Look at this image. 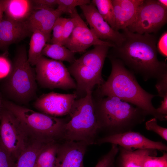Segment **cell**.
Instances as JSON below:
<instances>
[{
	"instance_id": "obj_1",
	"label": "cell",
	"mask_w": 167,
	"mask_h": 167,
	"mask_svg": "<svg viewBox=\"0 0 167 167\" xmlns=\"http://www.w3.org/2000/svg\"><path fill=\"white\" fill-rule=\"evenodd\" d=\"M123 30L124 39L113 47L110 55L121 60L133 72L140 75L145 81L157 80L167 75V65L157 58V39L152 34H141Z\"/></svg>"
},
{
	"instance_id": "obj_2",
	"label": "cell",
	"mask_w": 167,
	"mask_h": 167,
	"mask_svg": "<svg viewBox=\"0 0 167 167\" xmlns=\"http://www.w3.org/2000/svg\"><path fill=\"white\" fill-rule=\"evenodd\" d=\"M108 57L111 64V72L107 80L98 87L97 96L117 97L135 105L157 119L166 120L167 117L158 113L152 105V100L156 95L144 90L133 72L126 69L121 60L110 55Z\"/></svg>"
},
{
	"instance_id": "obj_3",
	"label": "cell",
	"mask_w": 167,
	"mask_h": 167,
	"mask_svg": "<svg viewBox=\"0 0 167 167\" xmlns=\"http://www.w3.org/2000/svg\"><path fill=\"white\" fill-rule=\"evenodd\" d=\"M100 127L108 135L131 131L144 121L147 113L141 109L113 96L93 97Z\"/></svg>"
},
{
	"instance_id": "obj_4",
	"label": "cell",
	"mask_w": 167,
	"mask_h": 167,
	"mask_svg": "<svg viewBox=\"0 0 167 167\" xmlns=\"http://www.w3.org/2000/svg\"><path fill=\"white\" fill-rule=\"evenodd\" d=\"M3 107L17 119L29 138L45 143L63 141L65 119L37 112L12 101L2 100Z\"/></svg>"
},
{
	"instance_id": "obj_5",
	"label": "cell",
	"mask_w": 167,
	"mask_h": 167,
	"mask_svg": "<svg viewBox=\"0 0 167 167\" xmlns=\"http://www.w3.org/2000/svg\"><path fill=\"white\" fill-rule=\"evenodd\" d=\"M92 91L75 100L65 124L63 140L80 141L88 146L95 144L100 127L95 112Z\"/></svg>"
},
{
	"instance_id": "obj_6",
	"label": "cell",
	"mask_w": 167,
	"mask_h": 167,
	"mask_svg": "<svg viewBox=\"0 0 167 167\" xmlns=\"http://www.w3.org/2000/svg\"><path fill=\"white\" fill-rule=\"evenodd\" d=\"M6 78L5 91L13 102L26 104L35 97L37 90L36 73L28 62L25 47L18 50L11 71Z\"/></svg>"
},
{
	"instance_id": "obj_7",
	"label": "cell",
	"mask_w": 167,
	"mask_h": 167,
	"mask_svg": "<svg viewBox=\"0 0 167 167\" xmlns=\"http://www.w3.org/2000/svg\"><path fill=\"white\" fill-rule=\"evenodd\" d=\"M35 66L36 81L42 88L64 90L76 88L75 82L62 62L42 56Z\"/></svg>"
},
{
	"instance_id": "obj_8",
	"label": "cell",
	"mask_w": 167,
	"mask_h": 167,
	"mask_svg": "<svg viewBox=\"0 0 167 167\" xmlns=\"http://www.w3.org/2000/svg\"><path fill=\"white\" fill-rule=\"evenodd\" d=\"M31 140L17 119L2 106L0 122V143L15 161Z\"/></svg>"
},
{
	"instance_id": "obj_9",
	"label": "cell",
	"mask_w": 167,
	"mask_h": 167,
	"mask_svg": "<svg viewBox=\"0 0 167 167\" xmlns=\"http://www.w3.org/2000/svg\"><path fill=\"white\" fill-rule=\"evenodd\" d=\"M167 21V8L157 0H143L134 21L127 28L132 32L141 34L155 33Z\"/></svg>"
},
{
	"instance_id": "obj_10",
	"label": "cell",
	"mask_w": 167,
	"mask_h": 167,
	"mask_svg": "<svg viewBox=\"0 0 167 167\" xmlns=\"http://www.w3.org/2000/svg\"><path fill=\"white\" fill-rule=\"evenodd\" d=\"M75 22L73 32L64 46L74 53L85 51L93 45H103L114 47L115 45L98 38L87 26L75 8L71 14Z\"/></svg>"
},
{
	"instance_id": "obj_11",
	"label": "cell",
	"mask_w": 167,
	"mask_h": 167,
	"mask_svg": "<svg viewBox=\"0 0 167 167\" xmlns=\"http://www.w3.org/2000/svg\"><path fill=\"white\" fill-rule=\"evenodd\" d=\"M110 143L119 145L129 151L138 149H154L166 151V145L161 142L155 141L140 133L129 131L122 133L108 135L97 139L95 144Z\"/></svg>"
},
{
	"instance_id": "obj_12",
	"label": "cell",
	"mask_w": 167,
	"mask_h": 167,
	"mask_svg": "<svg viewBox=\"0 0 167 167\" xmlns=\"http://www.w3.org/2000/svg\"><path fill=\"white\" fill-rule=\"evenodd\" d=\"M77 97L75 93L63 94L51 92L37 98L34 106L41 112L56 117L68 115Z\"/></svg>"
},
{
	"instance_id": "obj_13",
	"label": "cell",
	"mask_w": 167,
	"mask_h": 167,
	"mask_svg": "<svg viewBox=\"0 0 167 167\" xmlns=\"http://www.w3.org/2000/svg\"><path fill=\"white\" fill-rule=\"evenodd\" d=\"M90 30L99 39L106 40L115 46L120 45L124 39L122 33L113 29L104 19L92 3L80 6Z\"/></svg>"
},
{
	"instance_id": "obj_14",
	"label": "cell",
	"mask_w": 167,
	"mask_h": 167,
	"mask_svg": "<svg viewBox=\"0 0 167 167\" xmlns=\"http://www.w3.org/2000/svg\"><path fill=\"white\" fill-rule=\"evenodd\" d=\"M63 141L58 143L56 166L84 167V159L88 145L82 142Z\"/></svg>"
},
{
	"instance_id": "obj_15",
	"label": "cell",
	"mask_w": 167,
	"mask_h": 167,
	"mask_svg": "<svg viewBox=\"0 0 167 167\" xmlns=\"http://www.w3.org/2000/svg\"><path fill=\"white\" fill-rule=\"evenodd\" d=\"M31 34L26 21H16L3 15L0 22V49L23 40Z\"/></svg>"
},
{
	"instance_id": "obj_16",
	"label": "cell",
	"mask_w": 167,
	"mask_h": 167,
	"mask_svg": "<svg viewBox=\"0 0 167 167\" xmlns=\"http://www.w3.org/2000/svg\"><path fill=\"white\" fill-rule=\"evenodd\" d=\"M62 14L57 9L33 10L26 22L32 33L35 31L41 32L49 42L53 26Z\"/></svg>"
},
{
	"instance_id": "obj_17",
	"label": "cell",
	"mask_w": 167,
	"mask_h": 167,
	"mask_svg": "<svg viewBox=\"0 0 167 167\" xmlns=\"http://www.w3.org/2000/svg\"><path fill=\"white\" fill-rule=\"evenodd\" d=\"M116 27L115 30H123L134 21L138 8L143 0H111Z\"/></svg>"
},
{
	"instance_id": "obj_18",
	"label": "cell",
	"mask_w": 167,
	"mask_h": 167,
	"mask_svg": "<svg viewBox=\"0 0 167 167\" xmlns=\"http://www.w3.org/2000/svg\"><path fill=\"white\" fill-rule=\"evenodd\" d=\"M33 11L32 0H7L4 14L10 19L24 21L27 19Z\"/></svg>"
},
{
	"instance_id": "obj_19",
	"label": "cell",
	"mask_w": 167,
	"mask_h": 167,
	"mask_svg": "<svg viewBox=\"0 0 167 167\" xmlns=\"http://www.w3.org/2000/svg\"><path fill=\"white\" fill-rule=\"evenodd\" d=\"M137 162L142 167H167V153L156 157V150L147 149L132 151Z\"/></svg>"
},
{
	"instance_id": "obj_20",
	"label": "cell",
	"mask_w": 167,
	"mask_h": 167,
	"mask_svg": "<svg viewBox=\"0 0 167 167\" xmlns=\"http://www.w3.org/2000/svg\"><path fill=\"white\" fill-rule=\"evenodd\" d=\"M46 144L31 140L18 158L15 167H34L38 155Z\"/></svg>"
},
{
	"instance_id": "obj_21",
	"label": "cell",
	"mask_w": 167,
	"mask_h": 167,
	"mask_svg": "<svg viewBox=\"0 0 167 167\" xmlns=\"http://www.w3.org/2000/svg\"><path fill=\"white\" fill-rule=\"evenodd\" d=\"M75 54L64 45L53 43H46L41 53L42 56L51 59L61 62L66 61L71 64L76 60Z\"/></svg>"
},
{
	"instance_id": "obj_22",
	"label": "cell",
	"mask_w": 167,
	"mask_h": 167,
	"mask_svg": "<svg viewBox=\"0 0 167 167\" xmlns=\"http://www.w3.org/2000/svg\"><path fill=\"white\" fill-rule=\"evenodd\" d=\"M49 41L45 35L41 32L35 31L31 34L28 54V60L31 66H35L42 56V51Z\"/></svg>"
},
{
	"instance_id": "obj_23",
	"label": "cell",
	"mask_w": 167,
	"mask_h": 167,
	"mask_svg": "<svg viewBox=\"0 0 167 167\" xmlns=\"http://www.w3.org/2000/svg\"><path fill=\"white\" fill-rule=\"evenodd\" d=\"M59 142L46 144L40 152L34 167H55Z\"/></svg>"
},
{
	"instance_id": "obj_24",
	"label": "cell",
	"mask_w": 167,
	"mask_h": 167,
	"mask_svg": "<svg viewBox=\"0 0 167 167\" xmlns=\"http://www.w3.org/2000/svg\"><path fill=\"white\" fill-rule=\"evenodd\" d=\"M100 14L115 30L116 24L113 6L111 0H92L91 1Z\"/></svg>"
},
{
	"instance_id": "obj_25",
	"label": "cell",
	"mask_w": 167,
	"mask_h": 167,
	"mask_svg": "<svg viewBox=\"0 0 167 167\" xmlns=\"http://www.w3.org/2000/svg\"><path fill=\"white\" fill-rule=\"evenodd\" d=\"M117 157L118 167H142L137 162L132 152L119 147Z\"/></svg>"
},
{
	"instance_id": "obj_26",
	"label": "cell",
	"mask_w": 167,
	"mask_h": 167,
	"mask_svg": "<svg viewBox=\"0 0 167 167\" xmlns=\"http://www.w3.org/2000/svg\"><path fill=\"white\" fill-rule=\"evenodd\" d=\"M91 2L90 0H57V9L62 14L66 13L70 15L76 6L88 4Z\"/></svg>"
},
{
	"instance_id": "obj_27",
	"label": "cell",
	"mask_w": 167,
	"mask_h": 167,
	"mask_svg": "<svg viewBox=\"0 0 167 167\" xmlns=\"http://www.w3.org/2000/svg\"><path fill=\"white\" fill-rule=\"evenodd\" d=\"M119 150L118 145L112 144L110 150L99 159L95 167H111L114 164Z\"/></svg>"
},
{
	"instance_id": "obj_28",
	"label": "cell",
	"mask_w": 167,
	"mask_h": 167,
	"mask_svg": "<svg viewBox=\"0 0 167 167\" xmlns=\"http://www.w3.org/2000/svg\"><path fill=\"white\" fill-rule=\"evenodd\" d=\"M65 18L60 17L56 20L52 30L53 34L50 40L51 43L60 44Z\"/></svg>"
},
{
	"instance_id": "obj_29",
	"label": "cell",
	"mask_w": 167,
	"mask_h": 167,
	"mask_svg": "<svg viewBox=\"0 0 167 167\" xmlns=\"http://www.w3.org/2000/svg\"><path fill=\"white\" fill-rule=\"evenodd\" d=\"M145 127L147 130L155 132L163 139L167 140V129L158 125L156 118H154L146 122Z\"/></svg>"
},
{
	"instance_id": "obj_30",
	"label": "cell",
	"mask_w": 167,
	"mask_h": 167,
	"mask_svg": "<svg viewBox=\"0 0 167 167\" xmlns=\"http://www.w3.org/2000/svg\"><path fill=\"white\" fill-rule=\"evenodd\" d=\"M6 52L0 55V79L6 78L12 69V63L7 57Z\"/></svg>"
},
{
	"instance_id": "obj_31",
	"label": "cell",
	"mask_w": 167,
	"mask_h": 167,
	"mask_svg": "<svg viewBox=\"0 0 167 167\" xmlns=\"http://www.w3.org/2000/svg\"><path fill=\"white\" fill-rule=\"evenodd\" d=\"M74 26L75 22L72 18L71 17L65 18L60 45H64L66 41L71 35Z\"/></svg>"
},
{
	"instance_id": "obj_32",
	"label": "cell",
	"mask_w": 167,
	"mask_h": 167,
	"mask_svg": "<svg viewBox=\"0 0 167 167\" xmlns=\"http://www.w3.org/2000/svg\"><path fill=\"white\" fill-rule=\"evenodd\" d=\"M33 10L54 9L57 6V0H32Z\"/></svg>"
},
{
	"instance_id": "obj_33",
	"label": "cell",
	"mask_w": 167,
	"mask_h": 167,
	"mask_svg": "<svg viewBox=\"0 0 167 167\" xmlns=\"http://www.w3.org/2000/svg\"><path fill=\"white\" fill-rule=\"evenodd\" d=\"M15 163L0 143V167H15Z\"/></svg>"
},
{
	"instance_id": "obj_34",
	"label": "cell",
	"mask_w": 167,
	"mask_h": 167,
	"mask_svg": "<svg viewBox=\"0 0 167 167\" xmlns=\"http://www.w3.org/2000/svg\"><path fill=\"white\" fill-rule=\"evenodd\" d=\"M167 32H165L161 36L157 44V49L162 56L166 57L167 55Z\"/></svg>"
},
{
	"instance_id": "obj_35",
	"label": "cell",
	"mask_w": 167,
	"mask_h": 167,
	"mask_svg": "<svg viewBox=\"0 0 167 167\" xmlns=\"http://www.w3.org/2000/svg\"><path fill=\"white\" fill-rule=\"evenodd\" d=\"M158 96L163 98L167 96V75L158 79L156 85Z\"/></svg>"
},
{
	"instance_id": "obj_36",
	"label": "cell",
	"mask_w": 167,
	"mask_h": 167,
	"mask_svg": "<svg viewBox=\"0 0 167 167\" xmlns=\"http://www.w3.org/2000/svg\"><path fill=\"white\" fill-rule=\"evenodd\" d=\"M156 109L159 114L165 116H167V96L163 98L160 106Z\"/></svg>"
},
{
	"instance_id": "obj_37",
	"label": "cell",
	"mask_w": 167,
	"mask_h": 167,
	"mask_svg": "<svg viewBox=\"0 0 167 167\" xmlns=\"http://www.w3.org/2000/svg\"><path fill=\"white\" fill-rule=\"evenodd\" d=\"M7 0H0V22L3 16Z\"/></svg>"
},
{
	"instance_id": "obj_38",
	"label": "cell",
	"mask_w": 167,
	"mask_h": 167,
	"mask_svg": "<svg viewBox=\"0 0 167 167\" xmlns=\"http://www.w3.org/2000/svg\"><path fill=\"white\" fill-rule=\"evenodd\" d=\"M157 1L162 6L167 8V0H157Z\"/></svg>"
},
{
	"instance_id": "obj_39",
	"label": "cell",
	"mask_w": 167,
	"mask_h": 167,
	"mask_svg": "<svg viewBox=\"0 0 167 167\" xmlns=\"http://www.w3.org/2000/svg\"><path fill=\"white\" fill-rule=\"evenodd\" d=\"M2 100H2L1 95L0 93V122L1 118L2 111Z\"/></svg>"
},
{
	"instance_id": "obj_40",
	"label": "cell",
	"mask_w": 167,
	"mask_h": 167,
	"mask_svg": "<svg viewBox=\"0 0 167 167\" xmlns=\"http://www.w3.org/2000/svg\"><path fill=\"white\" fill-rule=\"evenodd\" d=\"M111 167H115L114 164L112 165Z\"/></svg>"
},
{
	"instance_id": "obj_41",
	"label": "cell",
	"mask_w": 167,
	"mask_h": 167,
	"mask_svg": "<svg viewBox=\"0 0 167 167\" xmlns=\"http://www.w3.org/2000/svg\"><path fill=\"white\" fill-rule=\"evenodd\" d=\"M55 167H57V166H56Z\"/></svg>"
}]
</instances>
